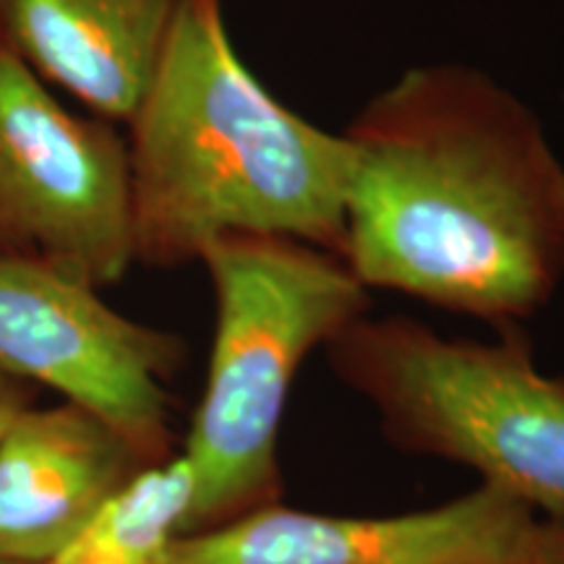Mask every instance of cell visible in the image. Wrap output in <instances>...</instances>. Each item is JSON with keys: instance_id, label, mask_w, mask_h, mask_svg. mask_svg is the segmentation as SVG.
Listing matches in <instances>:
<instances>
[{"instance_id": "cell-4", "label": "cell", "mask_w": 564, "mask_h": 564, "mask_svg": "<svg viewBox=\"0 0 564 564\" xmlns=\"http://www.w3.org/2000/svg\"><path fill=\"white\" fill-rule=\"evenodd\" d=\"M324 350L394 444L468 465L539 518H564V379L535 366L523 329L449 340L405 316L366 314Z\"/></svg>"}, {"instance_id": "cell-8", "label": "cell", "mask_w": 564, "mask_h": 564, "mask_svg": "<svg viewBox=\"0 0 564 564\" xmlns=\"http://www.w3.org/2000/svg\"><path fill=\"white\" fill-rule=\"evenodd\" d=\"M144 465L79 405L26 408L0 436V556L53 560Z\"/></svg>"}, {"instance_id": "cell-7", "label": "cell", "mask_w": 564, "mask_h": 564, "mask_svg": "<svg viewBox=\"0 0 564 564\" xmlns=\"http://www.w3.org/2000/svg\"><path fill=\"white\" fill-rule=\"evenodd\" d=\"M539 512L481 484L432 510L322 514L274 502L178 535L162 564H528Z\"/></svg>"}, {"instance_id": "cell-13", "label": "cell", "mask_w": 564, "mask_h": 564, "mask_svg": "<svg viewBox=\"0 0 564 564\" xmlns=\"http://www.w3.org/2000/svg\"><path fill=\"white\" fill-rule=\"evenodd\" d=\"M0 564H30V562H17V560H6V556H0Z\"/></svg>"}, {"instance_id": "cell-1", "label": "cell", "mask_w": 564, "mask_h": 564, "mask_svg": "<svg viewBox=\"0 0 564 564\" xmlns=\"http://www.w3.org/2000/svg\"><path fill=\"white\" fill-rule=\"evenodd\" d=\"M343 259L394 291L520 327L564 280V162L525 100L468 63L405 68L343 131Z\"/></svg>"}, {"instance_id": "cell-11", "label": "cell", "mask_w": 564, "mask_h": 564, "mask_svg": "<svg viewBox=\"0 0 564 564\" xmlns=\"http://www.w3.org/2000/svg\"><path fill=\"white\" fill-rule=\"evenodd\" d=\"M528 564H564V518H539Z\"/></svg>"}, {"instance_id": "cell-10", "label": "cell", "mask_w": 564, "mask_h": 564, "mask_svg": "<svg viewBox=\"0 0 564 564\" xmlns=\"http://www.w3.org/2000/svg\"><path fill=\"white\" fill-rule=\"evenodd\" d=\"M194 470L183 455L139 468L45 564H162L186 531Z\"/></svg>"}, {"instance_id": "cell-3", "label": "cell", "mask_w": 564, "mask_h": 564, "mask_svg": "<svg viewBox=\"0 0 564 564\" xmlns=\"http://www.w3.org/2000/svg\"><path fill=\"white\" fill-rule=\"evenodd\" d=\"M215 295L207 382L183 457L194 470L186 533L280 502V423L301 366L371 312L343 257L288 236H225L204 249Z\"/></svg>"}, {"instance_id": "cell-6", "label": "cell", "mask_w": 564, "mask_h": 564, "mask_svg": "<svg viewBox=\"0 0 564 564\" xmlns=\"http://www.w3.org/2000/svg\"><path fill=\"white\" fill-rule=\"evenodd\" d=\"M181 361L178 335L116 312L91 282L0 257V369L97 415L147 465L173 455L167 379Z\"/></svg>"}, {"instance_id": "cell-9", "label": "cell", "mask_w": 564, "mask_h": 564, "mask_svg": "<svg viewBox=\"0 0 564 564\" xmlns=\"http://www.w3.org/2000/svg\"><path fill=\"white\" fill-rule=\"evenodd\" d=\"M183 0H0V47L91 116L126 123Z\"/></svg>"}, {"instance_id": "cell-5", "label": "cell", "mask_w": 564, "mask_h": 564, "mask_svg": "<svg viewBox=\"0 0 564 564\" xmlns=\"http://www.w3.org/2000/svg\"><path fill=\"white\" fill-rule=\"evenodd\" d=\"M0 257L102 291L133 262L129 147L118 123L63 108L0 47Z\"/></svg>"}, {"instance_id": "cell-12", "label": "cell", "mask_w": 564, "mask_h": 564, "mask_svg": "<svg viewBox=\"0 0 564 564\" xmlns=\"http://www.w3.org/2000/svg\"><path fill=\"white\" fill-rule=\"evenodd\" d=\"M34 392H37V387L0 369V436H3L17 415L34 405Z\"/></svg>"}, {"instance_id": "cell-2", "label": "cell", "mask_w": 564, "mask_h": 564, "mask_svg": "<svg viewBox=\"0 0 564 564\" xmlns=\"http://www.w3.org/2000/svg\"><path fill=\"white\" fill-rule=\"evenodd\" d=\"M126 126L137 264L175 270L243 232L343 257L348 141L251 74L223 0H183Z\"/></svg>"}]
</instances>
